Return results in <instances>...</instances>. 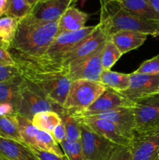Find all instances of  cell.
<instances>
[{
  "instance_id": "1",
  "label": "cell",
  "mask_w": 159,
  "mask_h": 160,
  "mask_svg": "<svg viewBox=\"0 0 159 160\" xmlns=\"http://www.w3.org/2000/svg\"><path fill=\"white\" fill-rule=\"evenodd\" d=\"M59 21L46 22L31 15L19 20L17 33L8 50L12 58L37 59L43 56L58 34Z\"/></svg>"
},
{
  "instance_id": "2",
  "label": "cell",
  "mask_w": 159,
  "mask_h": 160,
  "mask_svg": "<svg viewBox=\"0 0 159 160\" xmlns=\"http://www.w3.org/2000/svg\"><path fill=\"white\" fill-rule=\"evenodd\" d=\"M23 79L38 88L51 102L63 108L72 81L59 67L41 66L23 58H12Z\"/></svg>"
},
{
  "instance_id": "3",
  "label": "cell",
  "mask_w": 159,
  "mask_h": 160,
  "mask_svg": "<svg viewBox=\"0 0 159 160\" xmlns=\"http://www.w3.org/2000/svg\"><path fill=\"white\" fill-rule=\"evenodd\" d=\"M100 28L108 36L122 31L159 36V22L146 20L126 12L117 1L101 0Z\"/></svg>"
},
{
  "instance_id": "4",
  "label": "cell",
  "mask_w": 159,
  "mask_h": 160,
  "mask_svg": "<svg viewBox=\"0 0 159 160\" xmlns=\"http://www.w3.org/2000/svg\"><path fill=\"white\" fill-rule=\"evenodd\" d=\"M96 27L97 25L85 27L79 31L59 34L55 38L43 56L37 59H27L45 67H58L64 56L88 38L95 31Z\"/></svg>"
},
{
  "instance_id": "5",
  "label": "cell",
  "mask_w": 159,
  "mask_h": 160,
  "mask_svg": "<svg viewBox=\"0 0 159 160\" xmlns=\"http://www.w3.org/2000/svg\"><path fill=\"white\" fill-rule=\"evenodd\" d=\"M46 111L61 114L64 108L50 101L38 88L24 80L16 104V114L32 120L36 114Z\"/></svg>"
},
{
  "instance_id": "6",
  "label": "cell",
  "mask_w": 159,
  "mask_h": 160,
  "mask_svg": "<svg viewBox=\"0 0 159 160\" xmlns=\"http://www.w3.org/2000/svg\"><path fill=\"white\" fill-rule=\"evenodd\" d=\"M107 88L98 81L76 80L72 81L63 108L73 113L85 110Z\"/></svg>"
},
{
  "instance_id": "7",
  "label": "cell",
  "mask_w": 159,
  "mask_h": 160,
  "mask_svg": "<svg viewBox=\"0 0 159 160\" xmlns=\"http://www.w3.org/2000/svg\"><path fill=\"white\" fill-rule=\"evenodd\" d=\"M23 143L29 147L49 152L60 156H64L60 145L55 141L51 134L41 131L34 126L31 120L17 115Z\"/></svg>"
},
{
  "instance_id": "8",
  "label": "cell",
  "mask_w": 159,
  "mask_h": 160,
  "mask_svg": "<svg viewBox=\"0 0 159 160\" xmlns=\"http://www.w3.org/2000/svg\"><path fill=\"white\" fill-rule=\"evenodd\" d=\"M80 124L81 146L84 160H109L118 145Z\"/></svg>"
},
{
  "instance_id": "9",
  "label": "cell",
  "mask_w": 159,
  "mask_h": 160,
  "mask_svg": "<svg viewBox=\"0 0 159 160\" xmlns=\"http://www.w3.org/2000/svg\"><path fill=\"white\" fill-rule=\"evenodd\" d=\"M136 133L159 128V93L138 99L134 102Z\"/></svg>"
},
{
  "instance_id": "10",
  "label": "cell",
  "mask_w": 159,
  "mask_h": 160,
  "mask_svg": "<svg viewBox=\"0 0 159 160\" xmlns=\"http://www.w3.org/2000/svg\"><path fill=\"white\" fill-rule=\"evenodd\" d=\"M108 37L109 36L101 30L99 24H97L95 31L84 42H81L75 49L65 55L59 65L55 67H59L63 70L71 66L79 63L80 62L94 54L104 45Z\"/></svg>"
},
{
  "instance_id": "11",
  "label": "cell",
  "mask_w": 159,
  "mask_h": 160,
  "mask_svg": "<svg viewBox=\"0 0 159 160\" xmlns=\"http://www.w3.org/2000/svg\"><path fill=\"white\" fill-rule=\"evenodd\" d=\"M129 147L132 160H158L159 128L136 133Z\"/></svg>"
},
{
  "instance_id": "12",
  "label": "cell",
  "mask_w": 159,
  "mask_h": 160,
  "mask_svg": "<svg viewBox=\"0 0 159 160\" xmlns=\"http://www.w3.org/2000/svg\"><path fill=\"white\" fill-rule=\"evenodd\" d=\"M134 102L121 93L107 88L106 90L84 111L70 113L73 117H88L101 113L118 107H133Z\"/></svg>"
},
{
  "instance_id": "13",
  "label": "cell",
  "mask_w": 159,
  "mask_h": 160,
  "mask_svg": "<svg viewBox=\"0 0 159 160\" xmlns=\"http://www.w3.org/2000/svg\"><path fill=\"white\" fill-rule=\"evenodd\" d=\"M119 93L133 102L144 97L159 93V75L130 73L129 87Z\"/></svg>"
},
{
  "instance_id": "14",
  "label": "cell",
  "mask_w": 159,
  "mask_h": 160,
  "mask_svg": "<svg viewBox=\"0 0 159 160\" xmlns=\"http://www.w3.org/2000/svg\"><path fill=\"white\" fill-rule=\"evenodd\" d=\"M104 45L90 57L81 61L79 63L65 69L62 71L72 81L76 80H87L100 82V78L103 70L101 64V51Z\"/></svg>"
},
{
  "instance_id": "15",
  "label": "cell",
  "mask_w": 159,
  "mask_h": 160,
  "mask_svg": "<svg viewBox=\"0 0 159 160\" xmlns=\"http://www.w3.org/2000/svg\"><path fill=\"white\" fill-rule=\"evenodd\" d=\"M74 117L79 121L80 123L87 127L93 132L108 139L113 143L123 146L130 145V141L125 138L119 130L112 122L92 116Z\"/></svg>"
},
{
  "instance_id": "16",
  "label": "cell",
  "mask_w": 159,
  "mask_h": 160,
  "mask_svg": "<svg viewBox=\"0 0 159 160\" xmlns=\"http://www.w3.org/2000/svg\"><path fill=\"white\" fill-rule=\"evenodd\" d=\"M92 117L112 122L119 130L123 135L130 142L135 135L136 121L133 107L115 108Z\"/></svg>"
},
{
  "instance_id": "17",
  "label": "cell",
  "mask_w": 159,
  "mask_h": 160,
  "mask_svg": "<svg viewBox=\"0 0 159 160\" xmlns=\"http://www.w3.org/2000/svg\"><path fill=\"white\" fill-rule=\"evenodd\" d=\"M75 0H45L38 1L32 8L30 15L46 22L59 21Z\"/></svg>"
},
{
  "instance_id": "18",
  "label": "cell",
  "mask_w": 159,
  "mask_h": 160,
  "mask_svg": "<svg viewBox=\"0 0 159 160\" xmlns=\"http://www.w3.org/2000/svg\"><path fill=\"white\" fill-rule=\"evenodd\" d=\"M0 156L8 160H39L23 142L0 138Z\"/></svg>"
},
{
  "instance_id": "19",
  "label": "cell",
  "mask_w": 159,
  "mask_h": 160,
  "mask_svg": "<svg viewBox=\"0 0 159 160\" xmlns=\"http://www.w3.org/2000/svg\"><path fill=\"white\" fill-rule=\"evenodd\" d=\"M89 14L73 6H70L59 20L57 35L63 33L73 32L85 28Z\"/></svg>"
},
{
  "instance_id": "20",
  "label": "cell",
  "mask_w": 159,
  "mask_h": 160,
  "mask_svg": "<svg viewBox=\"0 0 159 160\" xmlns=\"http://www.w3.org/2000/svg\"><path fill=\"white\" fill-rule=\"evenodd\" d=\"M109 38L122 55H124L141 46L147 38V35L135 31H122L112 34Z\"/></svg>"
},
{
  "instance_id": "21",
  "label": "cell",
  "mask_w": 159,
  "mask_h": 160,
  "mask_svg": "<svg viewBox=\"0 0 159 160\" xmlns=\"http://www.w3.org/2000/svg\"><path fill=\"white\" fill-rule=\"evenodd\" d=\"M124 10L137 17L159 22V15L153 9L147 0H119Z\"/></svg>"
},
{
  "instance_id": "22",
  "label": "cell",
  "mask_w": 159,
  "mask_h": 160,
  "mask_svg": "<svg viewBox=\"0 0 159 160\" xmlns=\"http://www.w3.org/2000/svg\"><path fill=\"white\" fill-rule=\"evenodd\" d=\"M23 82L24 79L21 75L0 82V103H11L16 110V104Z\"/></svg>"
},
{
  "instance_id": "23",
  "label": "cell",
  "mask_w": 159,
  "mask_h": 160,
  "mask_svg": "<svg viewBox=\"0 0 159 160\" xmlns=\"http://www.w3.org/2000/svg\"><path fill=\"white\" fill-rule=\"evenodd\" d=\"M130 74L112 71L111 70H103L101 72L100 82L106 88H109L120 92L126 90L129 85Z\"/></svg>"
},
{
  "instance_id": "24",
  "label": "cell",
  "mask_w": 159,
  "mask_h": 160,
  "mask_svg": "<svg viewBox=\"0 0 159 160\" xmlns=\"http://www.w3.org/2000/svg\"><path fill=\"white\" fill-rule=\"evenodd\" d=\"M31 122L34 126L41 131L51 134L55 128L62 123V119L57 112L54 111H46L36 114L33 117Z\"/></svg>"
},
{
  "instance_id": "25",
  "label": "cell",
  "mask_w": 159,
  "mask_h": 160,
  "mask_svg": "<svg viewBox=\"0 0 159 160\" xmlns=\"http://www.w3.org/2000/svg\"><path fill=\"white\" fill-rule=\"evenodd\" d=\"M0 138L23 142L17 115L0 116Z\"/></svg>"
},
{
  "instance_id": "26",
  "label": "cell",
  "mask_w": 159,
  "mask_h": 160,
  "mask_svg": "<svg viewBox=\"0 0 159 160\" xmlns=\"http://www.w3.org/2000/svg\"><path fill=\"white\" fill-rule=\"evenodd\" d=\"M122 56V53L108 37L101 51V64L103 70H111Z\"/></svg>"
},
{
  "instance_id": "27",
  "label": "cell",
  "mask_w": 159,
  "mask_h": 160,
  "mask_svg": "<svg viewBox=\"0 0 159 160\" xmlns=\"http://www.w3.org/2000/svg\"><path fill=\"white\" fill-rule=\"evenodd\" d=\"M62 121L65 126L67 138L72 142H79L81 139V128L79 121L67 112L65 109L61 114H59Z\"/></svg>"
},
{
  "instance_id": "28",
  "label": "cell",
  "mask_w": 159,
  "mask_h": 160,
  "mask_svg": "<svg viewBox=\"0 0 159 160\" xmlns=\"http://www.w3.org/2000/svg\"><path fill=\"white\" fill-rule=\"evenodd\" d=\"M19 19L5 16L0 18V39L9 44L13 40L19 24Z\"/></svg>"
},
{
  "instance_id": "29",
  "label": "cell",
  "mask_w": 159,
  "mask_h": 160,
  "mask_svg": "<svg viewBox=\"0 0 159 160\" xmlns=\"http://www.w3.org/2000/svg\"><path fill=\"white\" fill-rule=\"evenodd\" d=\"M32 8L33 6H31L26 0H9V8L6 16L20 20L29 15Z\"/></svg>"
},
{
  "instance_id": "30",
  "label": "cell",
  "mask_w": 159,
  "mask_h": 160,
  "mask_svg": "<svg viewBox=\"0 0 159 160\" xmlns=\"http://www.w3.org/2000/svg\"><path fill=\"white\" fill-rule=\"evenodd\" d=\"M59 145L69 160H84L80 141L72 142L66 138Z\"/></svg>"
},
{
  "instance_id": "31",
  "label": "cell",
  "mask_w": 159,
  "mask_h": 160,
  "mask_svg": "<svg viewBox=\"0 0 159 160\" xmlns=\"http://www.w3.org/2000/svg\"><path fill=\"white\" fill-rule=\"evenodd\" d=\"M133 73L147 75H159V55L142 62L138 69Z\"/></svg>"
},
{
  "instance_id": "32",
  "label": "cell",
  "mask_w": 159,
  "mask_h": 160,
  "mask_svg": "<svg viewBox=\"0 0 159 160\" xmlns=\"http://www.w3.org/2000/svg\"><path fill=\"white\" fill-rule=\"evenodd\" d=\"M8 48L9 45L0 39V65L15 66V61L11 56Z\"/></svg>"
},
{
  "instance_id": "33",
  "label": "cell",
  "mask_w": 159,
  "mask_h": 160,
  "mask_svg": "<svg viewBox=\"0 0 159 160\" xmlns=\"http://www.w3.org/2000/svg\"><path fill=\"white\" fill-rule=\"evenodd\" d=\"M109 160H132L130 147L118 145Z\"/></svg>"
},
{
  "instance_id": "34",
  "label": "cell",
  "mask_w": 159,
  "mask_h": 160,
  "mask_svg": "<svg viewBox=\"0 0 159 160\" xmlns=\"http://www.w3.org/2000/svg\"><path fill=\"white\" fill-rule=\"evenodd\" d=\"M20 75L17 66L0 65V82Z\"/></svg>"
},
{
  "instance_id": "35",
  "label": "cell",
  "mask_w": 159,
  "mask_h": 160,
  "mask_svg": "<svg viewBox=\"0 0 159 160\" xmlns=\"http://www.w3.org/2000/svg\"><path fill=\"white\" fill-rule=\"evenodd\" d=\"M30 148L39 160H69L65 156H60L54 153L49 152L38 149V148H32V147H30Z\"/></svg>"
},
{
  "instance_id": "36",
  "label": "cell",
  "mask_w": 159,
  "mask_h": 160,
  "mask_svg": "<svg viewBox=\"0 0 159 160\" xmlns=\"http://www.w3.org/2000/svg\"><path fill=\"white\" fill-rule=\"evenodd\" d=\"M51 134L52 135L55 141L59 145H60V144L66 138V132H65V126H64L62 121V123H59V124L55 128V130L52 131V133H51Z\"/></svg>"
},
{
  "instance_id": "37",
  "label": "cell",
  "mask_w": 159,
  "mask_h": 160,
  "mask_svg": "<svg viewBox=\"0 0 159 160\" xmlns=\"http://www.w3.org/2000/svg\"><path fill=\"white\" fill-rule=\"evenodd\" d=\"M17 115L15 108L11 103H0V116Z\"/></svg>"
},
{
  "instance_id": "38",
  "label": "cell",
  "mask_w": 159,
  "mask_h": 160,
  "mask_svg": "<svg viewBox=\"0 0 159 160\" xmlns=\"http://www.w3.org/2000/svg\"><path fill=\"white\" fill-rule=\"evenodd\" d=\"M9 8V0H0V18L6 16Z\"/></svg>"
},
{
  "instance_id": "39",
  "label": "cell",
  "mask_w": 159,
  "mask_h": 160,
  "mask_svg": "<svg viewBox=\"0 0 159 160\" xmlns=\"http://www.w3.org/2000/svg\"><path fill=\"white\" fill-rule=\"evenodd\" d=\"M147 2L153 9L159 15V0H147Z\"/></svg>"
},
{
  "instance_id": "40",
  "label": "cell",
  "mask_w": 159,
  "mask_h": 160,
  "mask_svg": "<svg viewBox=\"0 0 159 160\" xmlns=\"http://www.w3.org/2000/svg\"><path fill=\"white\" fill-rule=\"evenodd\" d=\"M38 1H39V0H26V2H27L32 6H34V5H35L36 3H37Z\"/></svg>"
},
{
  "instance_id": "41",
  "label": "cell",
  "mask_w": 159,
  "mask_h": 160,
  "mask_svg": "<svg viewBox=\"0 0 159 160\" xmlns=\"http://www.w3.org/2000/svg\"><path fill=\"white\" fill-rule=\"evenodd\" d=\"M0 160H8V159H5L4 157H2V156H0Z\"/></svg>"
},
{
  "instance_id": "42",
  "label": "cell",
  "mask_w": 159,
  "mask_h": 160,
  "mask_svg": "<svg viewBox=\"0 0 159 160\" xmlns=\"http://www.w3.org/2000/svg\"><path fill=\"white\" fill-rule=\"evenodd\" d=\"M110 1H117V2H118L119 0H110Z\"/></svg>"
},
{
  "instance_id": "43",
  "label": "cell",
  "mask_w": 159,
  "mask_h": 160,
  "mask_svg": "<svg viewBox=\"0 0 159 160\" xmlns=\"http://www.w3.org/2000/svg\"><path fill=\"white\" fill-rule=\"evenodd\" d=\"M39 1H45V0H39Z\"/></svg>"
},
{
  "instance_id": "44",
  "label": "cell",
  "mask_w": 159,
  "mask_h": 160,
  "mask_svg": "<svg viewBox=\"0 0 159 160\" xmlns=\"http://www.w3.org/2000/svg\"><path fill=\"white\" fill-rule=\"evenodd\" d=\"M158 160H159V158H158Z\"/></svg>"
}]
</instances>
